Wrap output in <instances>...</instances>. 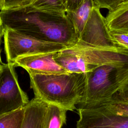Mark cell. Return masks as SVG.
<instances>
[{
	"label": "cell",
	"instance_id": "1",
	"mask_svg": "<svg viewBox=\"0 0 128 128\" xmlns=\"http://www.w3.org/2000/svg\"><path fill=\"white\" fill-rule=\"evenodd\" d=\"M3 26L39 40L62 44L75 46L78 36L66 14L58 15L27 6L0 11Z\"/></svg>",
	"mask_w": 128,
	"mask_h": 128
},
{
	"label": "cell",
	"instance_id": "2",
	"mask_svg": "<svg viewBox=\"0 0 128 128\" xmlns=\"http://www.w3.org/2000/svg\"><path fill=\"white\" fill-rule=\"evenodd\" d=\"M34 98L47 104L74 110L84 97L86 74L66 72L52 74H30Z\"/></svg>",
	"mask_w": 128,
	"mask_h": 128
},
{
	"label": "cell",
	"instance_id": "3",
	"mask_svg": "<svg viewBox=\"0 0 128 128\" xmlns=\"http://www.w3.org/2000/svg\"><path fill=\"white\" fill-rule=\"evenodd\" d=\"M85 74L84 93L79 108H95L110 100L128 82V64H104Z\"/></svg>",
	"mask_w": 128,
	"mask_h": 128
},
{
	"label": "cell",
	"instance_id": "4",
	"mask_svg": "<svg viewBox=\"0 0 128 128\" xmlns=\"http://www.w3.org/2000/svg\"><path fill=\"white\" fill-rule=\"evenodd\" d=\"M56 62L68 72L86 74L104 64H128V50L75 45L54 54Z\"/></svg>",
	"mask_w": 128,
	"mask_h": 128
},
{
	"label": "cell",
	"instance_id": "5",
	"mask_svg": "<svg viewBox=\"0 0 128 128\" xmlns=\"http://www.w3.org/2000/svg\"><path fill=\"white\" fill-rule=\"evenodd\" d=\"M4 48L7 63L31 54L54 53L66 48L64 46L45 41L4 26Z\"/></svg>",
	"mask_w": 128,
	"mask_h": 128
},
{
	"label": "cell",
	"instance_id": "6",
	"mask_svg": "<svg viewBox=\"0 0 128 128\" xmlns=\"http://www.w3.org/2000/svg\"><path fill=\"white\" fill-rule=\"evenodd\" d=\"M14 68L12 63L4 64L0 74V116L22 108L29 102L19 84Z\"/></svg>",
	"mask_w": 128,
	"mask_h": 128
},
{
	"label": "cell",
	"instance_id": "7",
	"mask_svg": "<svg viewBox=\"0 0 128 128\" xmlns=\"http://www.w3.org/2000/svg\"><path fill=\"white\" fill-rule=\"evenodd\" d=\"M78 111L76 128H128V115L107 104Z\"/></svg>",
	"mask_w": 128,
	"mask_h": 128
},
{
	"label": "cell",
	"instance_id": "8",
	"mask_svg": "<svg viewBox=\"0 0 128 128\" xmlns=\"http://www.w3.org/2000/svg\"><path fill=\"white\" fill-rule=\"evenodd\" d=\"M76 45L109 50L120 48L112 40L105 17L95 6Z\"/></svg>",
	"mask_w": 128,
	"mask_h": 128
},
{
	"label": "cell",
	"instance_id": "9",
	"mask_svg": "<svg viewBox=\"0 0 128 128\" xmlns=\"http://www.w3.org/2000/svg\"><path fill=\"white\" fill-rule=\"evenodd\" d=\"M54 53L28 55L18 58L14 66L24 69L30 74H52L68 72L54 59Z\"/></svg>",
	"mask_w": 128,
	"mask_h": 128
},
{
	"label": "cell",
	"instance_id": "10",
	"mask_svg": "<svg viewBox=\"0 0 128 128\" xmlns=\"http://www.w3.org/2000/svg\"><path fill=\"white\" fill-rule=\"evenodd\" d=\"M48 104L36 98L24 106V114L21 128H44Z\"/></svg>",
	"mask_w": 128,
	"mask_h": 128
},
{
	"label": "cell",
	"instance_id": "11",
	"mask_svg": "<svg viewBox=\"0 0 128 128\" xmlns=\"http://www.w3.org/2000/svg\"><path fill=\"white\" fill-rule=\"evenodd\" d=\"M105 18L110 32L128 33V0L108 12Z\"/></svg>",
	"mask_w": 128,
	"mask_h": 128
},
{
	"label": "cell",
	"instance_id": "12",
	"mask_svg": "<svg viewBox=\"0 0 128 128\" xmlns=\"http://www.w3.org/2000/svg\"><path fill=\"white\" fill-rule=\"evenodd\" d=\"M94 6V0H84L74 10L66 12L78 38L82 32Z\"/></svg>",
	"mask_w": 128,
	"mask_h": 128
},
{
	"label": "cell",
	"instance_id": "13",
	"mask_svg": "<svg viewBox=\"0 0 128 128\" xmlns=\"http://www.w3.org/2000/svg\"><path fill=\"white\" fill-rule=\"evenodd\" d=\"M67 110L52 104H48L44 120V128H62L66 122Z\"/></svg>",
	"mask_w": 128,
	"mask_h": 128
},
{
	"label": "cell",
	"instance_id": "14",
	"mask_svg": "<svg viewBox=\"0 0 128 128\" xmlns=\"http://www.w3.org/2000/svg\"><path fill=\"white\" fill-rule=\"evenodd\" d=\"M29 6L40 10L58 15H66L67 12L63 0H32Z\"/></svg>",
	"mask_w": 128,
	"mask_h": 128
},
{
	"label": "cell",
	"instance_id": "15",
	"mask_svg": "<svg viewBox=\"0 0 128 128\" xmlns=\"http://www.w3.org/2000/svg\"><path fill=\"white\" fill-rule=\"evenodd\" d=\"M24 114V106L0 116V128H21Z\"/></svg>",
	"mask_w": 128,
	"mask_h": 128
},
{
	"label": "cell",
	"instance_id": "16",
	"mask_svg": "<svg viewBox=\"0 0 128 128\" xmlns=\"http://www.w3.org/2000/svg\"><path fill=\"white\" fill-rule=\"evenodd\" d=\"M32 0H0V11L13 10L29 6Z\"/></svg>",
	"mask_w": 128,
	"mask_h": 128
},
{
	"label": "cell",
	"instance_id": "17",
	"mask_svg": "<svg viewBox=\"0 0 128 128\" xmlns=\"http://www.w3.org/2000/svg\"><path fill=\"white\" fill-rule=\"evenodd\" d=\"M110 34L112 40L117 47L128 50V33L110 32Z\"/></svg>",
	"mask_w": 128,
	"mask_h": 128
},
{
	"label": "cell",
	"instance_id": "18",
	"mask_svg": "<svg viewBox=\"0 0 128 128\" xmlns=\"http://www.w3.org/2000/svg\"><path fill=\"white\" fill-rule=\"evenodd\" d=\"M94 5L100 9H107L108 12L114 10L120 2V0H94Z\"/></svg>",
	"mask_w": 128,
	"mask_h": 128
},
{
	"label": "cell",
	"instance_id": "19",
	"mask_svg": "<svg viewBox=\"0 0 128 128\" xmlns=\"http://www.w3.org/2000/svg\"><path fill=\"white\" fill-rule=\"evenodd\" d=\"M84 0H63L67 12L74 10Z\"/></svg>",
	"mask_w": 128,
	"mask_h": 128
},
{
	"label": "cell",
	"instance_id": "20",
	"mask_svg": "<svg viewBox=\"0 0 128 128\" xmlns=\"http://www.w3.org/2000/svg\"><path fill=\"white\" fill-rule=\"evenodd\" d=\"M4 26L2 24L0 25V68H2L4 64V63L2 62V58H1V42L4 36Z\"/></svg>",
	"mask_w": 128,
	"mask_h": 128
},
{
	"label": "cell",
	"instance_id": "21",
	"mask_svg": "<svg viewBox=\"0 0 128 128\" xmlns=\"http://www.w3.org/2000/svg\"><path fill=\"white\" fill-rule=\"evenodd\" d=\"M2 68H0V74L1 72H2Z\"/></svg>",
	"mask_w": 128,
	"mask_h": 128
},
{
	"label": "cell",
	"instance_id": "22",
	"mask_svg": "<svg viewBox=\"0 0 128 128\" xmlns=\"http://www.w3.org/2000/svg\"><path fill=\"white\" fill-rule=\"evenodd\" d=\"M2 20H1V19H0V25H2Z\"/></svg>",
	"mask_w": 128,
	"mask_h": 128
},
{
	"label": "cell",
	"instance_id": "23",
	"mask_svg": "<svg viewBox=\"0 0 128 128\" xmlns=\"http://www.w3.org/2000/svg\"><path fill=\"white\" fill-rule=\"evenodd\" d=\"M121 0V2H124V1H125V0Z\"/></svg>",
	"mask_w": 128,
	"mask_h": 128
}]
</instances>
